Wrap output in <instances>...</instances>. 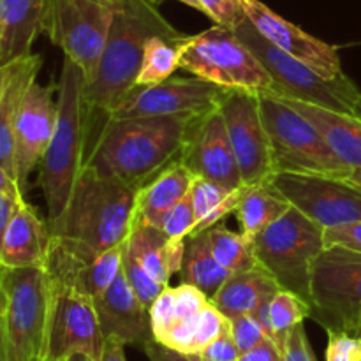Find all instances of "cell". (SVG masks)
Instances as JSON below:
<instances>
[{"mask_svg":"<svg viewBox=\"0 0 361 361\" xmlns=\"http://www.w3.org/2000/svg\"><path fill=\"white\" fill-rule=\"evenodd\" d=\"M154 35L182 41L183 35L159 13L154 0H118L104 51L94 76L85 81L88 152L111 109L136 87L145 44Z\"/></svg>","mask_w":361,"mask_h":361,"instance_id":"1","label":"cell"},{"mask_svg":"<svg viewBox=\"0 0 361 361\" xmlns=\"http://www.w3.org/2000/svg\"><path fill=\"white\" fill-rule=\"evenodd\" d=\"M197 116L108 118L92 143L87 168L95 175L143 187L182 155Z\"/></svg>","mask_w":361,"mask_h":361,"instance_id":"2","label":"cell"},{"mask_svg":"<svg viewBox=\"0 0 361 361\" xmlns=\"http://www.w3.org/2000/svg\"><path fill=\"white\" fill-rule=\"evenodd\" d=\"M136 194V187L85 166L60 217L48 222L51 242L83 261L122 245L134 224Z\"/></svg>","mask_w":361,"mask_h":361,"instance_id":"3","label":"cell"},{"mask_svg":"<svg viewBox=\"0 0 361 361\" xmlns=\"http://www.w3.org/2000/svg\"><path fill=\"white\" fill-rule=\"evenodd\" d=\"M83 90V73L73 60L63 56L55 130L39 166V187L44 194L48 222L60 217L87 164L88 126Z\"/></svg>","mask_w":361,"mask_h":361,"instance_id":"4","label":"cell"},{"mask_svg":"<svg viewBox=\"0 0 361 361\" xmlns=\"http://www.w3.org/2000/svg\"><path fill=\"white\" fill-rule=\"evenodd\" d=\"M233 32L257 56L270 74L274 81L270 95L281 99H298L356 116L361 104V90L348 74L335 80L321 76L309 66L271 44L256 30L249 18H245Z\"/></svg>","mask_w":361,"mask_h":361,"instance_id":"5","label":"cell"},{"mask_svg":"<svg viewBox=\"0 0 361 361\" xmlns=\"http://www.w3.org/2000/svg\"><path fill=\"white\" fill-rule=\"evenodd\" d=\"M250 243L257 267L310 307L312 268L324 250V229L291 207Z\"/></svg>","mask_w":361,"mask_h":361,"instance_id":"6","label":"cell"},{"mask_svg":"<svg viewBox=\"0 0 361 361\" xmlns=\"http://www.w3.org/2000/svg\"><path fill=\"white\" fill-rule=\"evenodd\" d=\"M178 69L224 90L270 94L274 81L257 56L222 25H214L196 35H183L176 44Z\"/></svg>","mask_w":361,"mask_h":361,"instance_id":"7","label":"cell"},{"mask_svg":"<svg viewBox=\"0 0 361 361\" xmlns=\"http://www.w3.org/2000/svg\"><path fill=\"white\" fill-rule=\"evenodd\" d=\"M4 328L9 361H46L51 282L46 267L4 268Z\"/></svg>","mask_w":361,"mask_h":361,"instance_id":"8","label":"cell"},{"mask_svg":"<svg viewBox=\"0 0 361 361\" xmlns=\"http://www.w3.org/2000/svg\"><path fill=\"white\" fill-rule=\"evenodd\" d=\"M259 106L270 136L275 173H314L342 178L349 171L302 113L264 92L259 94Z\"/></svg>","mask_w":361,"mask_h":361,"instance_id":"9","label":"cell"},{"mask_svg":"<svg viewBox=\"0 0 361 361\" xmlns=\"http://www.w3.org/2000/svg\"><path fill=\"white\" fill-rule=\"evenodd\" d=\"M310 319L324 331L361 330V252L324 247L310 281Z\"/></svg>","mask_w":361,"mask_h":361,"instance_id":"10","label":"cell"},{"mask_svg":"<svg viewBox=\"0 0 361 361\" xmlns=\"http://www.w3.org/2000/svg\"><path fill=\"white\" fill-rule=\"evenodd\" d=\"M116 2L108 0H48L44 32L63 56L73 60L85 81L94 76L104 51Z\"/></svg>","mask_w":361,"mask_h":361,"instance_id":"11","label":"cell"},{"mask_svg":"<svg viewBox=\"0 0 361 361\" xmlns=\"http://www.w3.org/2000/svg\"><path fill=\"white\" fill-rule=\"evenodd\" d=\"M268 183L323 229L361 221V189L344 178L279 171Z\"/></svg>","mask_w":361,"mask_h":361,"instance_id":"12","label":"cell"},{"mask_svg":"<svg viewBox=\"0 0 361 361\" xmlns=\"http://www.w3.org/2000/svg\"><path fill=\"white\" fill-rule=\"evenodd\" d=\"M49 282L51 321L46 361H62L78 353L101 361L106 338L99 324L94 298L69 282L53 277H49Z\"/></svg>","mask_w":361,"mask_h":361,"instance_id":"13","label":"cell"},{"mask_svg":"<svg viewBox=\"0 0 361 361\" xmlns=\"http://www.w3.org/2000/svg\"><path fill=\"white\" fill-rule=\"evenodd\" d=\"M233 154L242 183L247 187L264 185L275 175L270 136L261 115L259 94L226 92L221 106Z\"/></svg>","mask_w":361,"mask_h":361,"instance_id":"14","label":"cell"},{"mask_svg":"<svg viewBox=\"0 0 361 361\" xmlns=\"http://www.w3.org/2000/svg\"><path fill=\"white\" fill-rule=\"evenodd\" d=\"M224 88L189 78H169L157 85L134 87L109 113V118L137 116H200L219 108Z\"/></svg>","mask_w":361,"mask_h":361,"instance_id":"15","label":"cell"},{"mask_svg":"<svg viewBox=\"0 0 361 361\" xmlns=\"http://www.w3.org/2000/svg\"><path fill=\"white\" fill-rule=\"evenodd\" d=\"M59 111V83L28 87L14 127V176L21 192L27 194L35 168L41 166L55 130Z\"/></svg>","mask_w":361,"mask_h":361,"instance_id":"16","label":"cell"},{"mask_svg":"<svg viewBox=\"0 0 361 361\" xmlns=\"http://www.w3.org/2000/svg\"><path fill=\"white\" fill-rule=\"evenodd\" d=\"M178 161L196 178L214 182L228 190L243 185L224 116L219 108L194 120Z\"/></svg>","mask_w":361,"mask_h":361,"instance_id":"17","label":"cell"},{"mask_svg":"<svg viewBox=\"0 0 361 361\" xmlns=\"http://www.w3.org/2000/svg\"><path fill=\"white\" fill-rule=\"evenodd\" d=\"M243 13L263 37L293 59L309 66L328 80L344 76L342 62L335 46L307 34L291 21L284 20L259 0H240Z\"/></svg>","mask_w":361,"mask_h":361,"instance_id":"18","label":"cell"},{"mask_svg":"<svg viewBox=\"0 0 361 361\" xmlns=\"http://www.w3.org/2000/svg\"><path fill=\"white\" fill-rule=\"evenodd\" d=\"M94 303L106 341L140 349H145L154 341L148 307L141 303L122 271Z\"/></svg>","mask_w":361,"mask_h":361,"instance_id":"19","label":"cell"},{"mask_svg":"<svg viewBox=\"0 0 361 361\" xmlns=\"http://www.w3.org/2000/svg\"><path fill=\"white\" fill-rule=\"evenodd\" d=\"M51 245L48 221H42L27 200L18 207L0 249L2 268L46 267Z\"/></svg>","mask_w":361,"mask_h":361,"instance_id":"20","label":"cell"},{"mask_svg":"<svg viewBox=\"0 0 361 361\" xmlns=\"http://www.w3.org/2000/svg\"><path fill=\"white\" fill-rule=\"evenodd\" d=\"M48 0H0V67L32 55V44L44 32Z\"/></svg>","mask_w":361,"mask_h":361,"instance_id":"21","label":"cell"},{"mask_svg":"<svg viewBox=\"0 0 361 361\" xmlns=\"http://www.w3.org/2000/svg\"><path fill=\"white\" fill-rule=\"evenodd\" d=\"M281 101L302 113L319 130L330 150L345 169L351 171L361 168V120L358 116L335 111L312 102L298 101V99H281Z\"/></svg>","mask_w":361,"mask_h":361,"instance_id":"22","label":"cell"},{"mask_svg":"<svg viewBox=\"0 0 361 361\" xmlns=\"http://www.w3.org/2000/svg\"><path fill=\"white\" fill-rule=\"evenodd\" d=\"M187 240H171L161 228L134 224L126 247L155 282L168 288L173 275L180 274Z\"/></svg>","mask_w":361,"mask_h":361,"instance_id":"23","label":"cell"},{"mask_svg":"<svg viewBox=\"0 0 361 361\" xmlns=\"http://www.w3.org/2000/svg\"><path fill=\"white\" fill-rule=\"evenodd\" d=\"M192 182L194 175L182 162L169 164L154 180L137 189L134 224H152L159 228L166 212L189 194Z\"/></svg>","mask_w":361,"mask_h":361,"instance_id":"24","label":"cell"},{"mask_svg":"<svg viewBox=\"0 0 361 361\" xmlns=\"http://www.w3.org/2000/svg\"><path fill=\"white\" fill-rule=\"evenodd\" d=\"M42 59L30 55L13 63L9 81L0 97V164L14 176V127L28 87L37 80ZM16 178V176H14Z\"/></svg>","mask_w":361,"mask_h":361,"instance_id":"25","label":"cell"},{"mask_svg":"<svg viewBox=\"0 0 361 361\" xmlns=\"http://www.w3.org/2000/svg\"><path fill=\"white\" fill-rule=\"evenodd\" d=\"M279 284L261 267L233 274L210 298V303L228 319L254 314L261 302L279 291Z\"/></svg>","mask_w":361,"mask_h":361,"instance_id":"26","label":"cell"},{"mask_svg":"<svg viewBox=\"0 0 361 361\" xmlns=\"http://www.w3.org/2000/svg\"><path fill=\"white\" fill-rule=\"evenodd\" d=\"M208 303H210V298L190 284L164 288V291L157 296V300L148 309L154 341H164V337L173 328L178 326L189 317L196 316Z\"/></svg>","mask_w":361,"mask_h":361,"instance_id":"27","label":"cell"},{"mask_svg":"<svg viewBox=\"0 0 361 361\" xmlns=\"http://www.w3.org/2000/svg\"><path fill=\"white\" fill-rule=\"evenodd\" d=\"M229 331V319L208 303L201 312L173 328L159 344L189 356H197L221 335Z\"/></svg>","mask_w":361,"mask_h":361,"instance_id":"28","label":"cell"},{"mask_svg":"<svg viewBox=\"0 0 361 361\" xmlns=\"http://www.w3.org/2000/svg\"><path fill=\"white\" fill-rule=\"evenodd\" d=\"M289 208H291L289 201L270 183H264V185L245 187L235 215L242 226L245 238L252 240L277 219H281Z\"/></svg>","mask_w":361,"mask_h":361,"instance_id":"29","label":"cell"},{"mask_svg":"<svg viewBox=\"0 0 361 361\" xmlns=\"http://www.w3.org/2000/svg\"><path fill=\"white\" fill-rule=\"evenodd\" d=\"M180 277H182V284L194 286L203 291L208 298H212L219 291V288L231 277V274L215 261L208 247L207 236L204 233H200L187 238Z\"/></svg>","mask_w":361,"mask_h":361,"instance_id":"30","label":"cell"},{"mask_svg":"<svg viewBox=\"0 0 361 361\" xmlns=\"http://www.w3.org/2000/svg\"><path fill=\"white\" fill-rule=\"evenodd\" d=\"M203 233L215 261L231 275L257 267L252 243L245 238L243 233L231 231L222 224L214 226Z\"/></svg>","mask_w":361,"mask_h":361,"instance_id":"31","label":"cell"},{"mask_svg":"<svg viewBox=\"0 0 361 361\" xmlns=\"http://www.w3.org/2000/svg\"><path fill=\"white\" fill-rule=\"evenodd\" d=\"M180 42V41H178ZM178 42L169 41L162 35H154L147 41L141 60L136 87H148L169 80L178 69Z\"/></svg>","mask_w":361,"mask_h":361,"instance_id":"32","label":"cell"},{"mask_svg":"<svg viewBox=\"0 0 361 361\" xmlns=\"http://www.w3.org/2000/svg\"><path fill=\"white\" fill-rule=\"evenodd\" d=\"M310 319V307L305 300L286 289H279L270 300V321L274 338L271 341L282 348L284 338L295 326Z\"/></svg>","mask_w":361,"mask_h":361,"instance_id":"33","label":"cell"},{"mask_svg":"<svg viewBox=\"0 0 361 361\" xmlns=\"http://www.w3.org/2000/svg\"><path fill=\"white\" fill-rule=\"evenodd\" d=\"M122 274L126 275L127 282L136 293L137 298L141 300L145 307L150 309L152 303L157 300V296L164 291V286L155 282L154 279L148 275V271L141 267L140 261L127 250L126 242H123V254H122Z\"/></svg>","mask_w":361,"mask_h":361,"instance_id":"34","label":"cell"},{"mask_svg":"<svg viewBox=\"0 0 361 361\" xmlns=\"http://www.w3.org/2000/svg\"><path fill=\"white\" fill-rule=\"evenodd\" d=\"M197 224V215L194 212L192 201L187 194L183 200H180L171 210L166 212L164 217L159 222V228L166 233V236L171 240H187L192 235L194 228Z\"/></svg>","mask_w":361,"mask_h":361,"instance_id":"35","label":"cell"},{"mask_svg":"<svg viewBox=\"0 0 361 361\" xmlns=\"http://www.w3.org/2000/svg\"><path fill=\"white\" fill-rule=\"evenodd\" d=\"M231 192L233 190L224 189V187L217 185V183L208 182V180H203V178H196V176H194V182L189 190V196H190V201H192L194 212H196L197 215V224H200L201 221H204V219H207L208 215L219 207V204L224 203V200Z\"/></svg>","mask_w":361,"mask_h":361,"instance_id":"36","label":"cell"},{"mask_svg":"<svg viewBox=\"0 0 361 361\" xmlns=\"http://www.w3.org/2000/svg\"><path fill=\"white\" fill-rule=\"evenodd\" d=\"M229 331H231V337L238 348L240 355L250 351L257 344H261L264 338H268L267 331L263 330L254 314H243V316L229 319Z\"/></svg>","mask_w":361,"mask_h":361,"instance_id":"37","label":"cell"},{"mask_svg":"<svg viewBox=\"0 0 361 361\" xmlns=\"http://www.w3.org/2000/svg\"><path fill=\"white\" fill-rule=\"evenodd\" d=\"M201 6V13L207 14L215 25L235 30L243 20L245 13L240 0H197Z\"/></svg>","mask_w":361,"mask_h":361,"instance_id":"38","label":"cell"},{"mask_svg":"<svg viewBox=\"0 0 361 361\" xmlns=\"http://www.w3.org/2000/svg\"><path fill=\"white\" fill-rule=\"evenodd\" d=\"M326 334V361H361V337L345 331Z\"/></svg>","mask_w":361,"mask_h":361,"instance_id":"39","label":"cell"},{"mask_svg":"<svg viewBox=\"0 0 361 361\" xmlns=\"http://www.w3.org/2000/svg\"><path fill=\"white\" fill-rule=\"evenodd\" d=\"M282 361H316L310 342L307 338L303 323L293 328L284 338V344L281 348Z\"/></svg>","mask_w":361,"mask_h":361,"instance_id":"40","label":"cell"},{"mask_svg":"<svg viewBox=\"0 0 361 361\" xmlns=\"http://www.w3.org/2000/svg\"><path fill=\"white\" fill-rule=\"evenodd\" d=\"M324 247H344L361 252V221L324 229Z\"/></svg>","mask_w":361,"mask_h":361,"instance_id":"41","label":"cell"},{"mask_svg":"<svg viewBox=\"0 0 361 361\" xmlns=\"http://www.w3.org/2000/svg\"><path fill=\"white\" fill-rule=\"evenodd\" d=\"M197 358L201 361H238L240 351L233 341L231 331L212 342L201 355H197Z\"/></svg>","mask_w":361,"mask_h":361,"instance_id":"42","label":"cell"},{"mask_svg":"<svg viewBox=\"0 0 361 361\" xmlns=\"http://www.w3.org/2000/svg\"><path fill=\"white\" fill-rule=\"evenodd\" d=\"M238 361H282L281 348L271 338H264L250 351L242 353Z\"/></svg>","mask_w":361,"mask_h":361,"instance_id":"43","label":"cell"},{"mask_svg":"<svg viewBox=\"0 0 361 361\" xmlns=\"http://www.w3.org/2000/svg\"><path fill=\"white\" fill-rule=\"evenodd\" d=\"M143 353L150 361H200L197 356L183 355V353L166 348V345L159 344V342L155 341H152L150 344L143 349Z\"/></svg>","mask_w":361,"mask_h":361,"instance_id":"44","label":"cell"},{"mask_svg":"<svg viewBox=\"0 0 361 361\" xmlns=\"http://www.w3.org/2000/svg\"><path fill=\"white\" fill-rule=\"evenodd\" d=\"M23 201L25 200H16V197L0 194V249H2V242H4V236H6L7 228H9L18 207H20Z\"/></svg>","mask_w":361,"mask_h":361,"instance_id":"45","label":"cell"},{"mask_svg":"<svg viewBox=\"0 0 361 361\" xmlns=\"http://www.w3.org/2000/svg\"><path fill=\"white\" fill-rule=\"evenodd\" d=\"M0 194H6V196L16 197V200H25V194L21 192L20 185H18L16 178L0 164Z\"/></svg>","mask_w":361,"mask_h":361,"instance_id":"46","label":"cell"},{"mask_svg":"<svg viewBox=\"0 0 361 361\" xmlns=\"http://www.w3.org/2000/svg\"><path fill=\"white\" fill-rule=\"evenodd\" d=\"M101 361H127L126 358V345L115 341H106L104 353H102Z\"/></svg>","mask_w":361,"mask_h":361,"instance_id":"47","label":"cell"},{"mask_svg":"<svg viewBox=\"0 0 361 361\" xmlns=\"http://www.w3.org/2000/svg\"><path fill=\"white\" fill-rule=\"evenodd\" d=\"M0 361H9V351H7V338L2 314H0Z\"/></svg>","mask_w":361,"mask_h":361,"instance_id":"48","label":"cell"},{"mask_svg":"<svg viewBox=\"0 0 361 361\" xmlns=\"http://www.w3.org/2000/svg\"><path fill=\"white\" fill-rule=\"evenodd\" d=\"M342 178H344L345 182L351 183V185H355V187H358V189H361V168L351 169V171L345 173Z\"/></svg>","mask_w":361,"mask_h":361,"instance_id":"49","label":"cell"},{"mask_svg":"<svg viewBox=\"0 0 361 361\" xmlns=\"http://www.w3.org/2000/svg\"><path fill=\"white\" fill-rule=\"evenodd\" d=\"M11 71H13V63H9V66L6 67H0V97H2L4 90H6V85L7 81H9Z\"/></svg>","mask_w":361,"mask_h":361,"instance_id":"50","label":"cell"},{"mask_svg":"<svg viewBox=\"0 0 361 361\" xmlns=\"http://www.w3.org/2000/svg\"><path fill=\"white\" fill-rule=\"evenodd\" d=\"M6 309V291H4V268L0 267V314Z\"/></svg>","mask_w":361,"mask_h":361,"instance_id":"51","label":"cell"},{"mask_svg":"<svg viewBox=\"0 0 361 361\" xmlns=\"http://www.w3.org/2000/svg\"><path fill=\"white\" fill-rule=\"evenodd\" d=\"M62 361H97V360H94V358H90V356L83 355V353H78V355L67 356V358L62 360Z\"/></svg>","mask_w":361,"mask_h":361,"instance_id":"52","label":"cell"},{"mask_svg":"<svg viewBox=\"0 0 361 361\" xmlns=\"http://www.w3.org/2000/svg\"><path fill=\"white\" fill-rule=\"evenodd\" d=\"M178 2L185 4V6H189V7H194L196 11H201V6H200V2H197V0H178Z\"/></svg>","mask_w":361,"mask_h":361,"instance_id":"53","label":"cell"},{"mask_svg":"<svg viewBox=\"0 0 361 361\" xmlns=\"http://www.w3.org/2000/svg\"><path fill=\"white\" fill-rule=\"evenodd\" d=\"M356 116H358V118L361 120V104H360V108H358V111H356Z\"/></svg>","mask_w":361,"mask_h":361,"instance_id":"54","label":"cell"},{"mask_svg":"<svg viewBox=\"0 0 361 361\" xmlns=\"http://www.w3.org/2000/svg\"><path fill=\"white\" fill-rule=\"evenodd\" d=\"M108 2H118V0H108Z\"/></svg>","mask_w":361,"mask_h":361,"instance_id":"55","label":"cell"},{"mask_svg":"<svg viewBox=\"0 0 361 361\" xmlns=\"http://www.w3.org/2000/svg\"><path fill=\"white\" fill-rule=\"evenodd\" d=\"M358 337H361V330H360V334H358Z\"/></svg>","mask_w":361,"mask_h":361,"instance_id":"56","label":"cell"},{"mask_svg":"<svg viewBox=\"0 0 361 361\" xmlns=\"http://www.w3.org/2000/svg\"><path fill=\"white\" fill-rule=\"evenodd\" d=\"M200 361H201V360H200Z\"/></svg>","mask_w":361,"mask_h":361,"instance_id":"57","label":"cell"}]
</instances>
